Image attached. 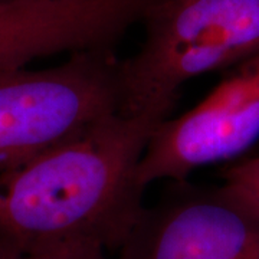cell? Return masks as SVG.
Wrapping results in <instances>:
<instances>
[{
    "instance_id": "6da1fadb",
    "label": "cell",
    "mask_w": 259,
    "mask_h": 259,
    "mask_svg": "<svg viewBox=\"0 0 259 259\" xmlns=\"http://www.w3.org/2000/svg\"><path fill=\"white\" fill-rule=\"evenodd\" d=\"M170 115L114 114L0 175V253L68 245L118 250L144 209L137 168Z\"/></svg>"
},
{
    "instance_id": "7a4b0ae2",
    "label": "cell",
    "mask_w": 259,
    "mask_h": 259,
    "mask_svg": "<svg viewBox=\"0 0 259 259\" xmlns=\"http://www.w3.org/2000/svg\"><path fill=\"white\" fill-rule=\"evenodd\" d=\"M121 59V114L171 115L183 85L259 52V0H153Z\"/></svg>"
},
{
    "instance_id": "3957f363",
    "label": "cell",
    "mask_w": 259,
    "mask_h": 259,
    "mask_svg": "<svg viewBox=\"0 0 259 259\" xmlns=\"http://www.w3.org/2000/svg\"><path fill=\"white\" fill-rule=\"evenodd\" d=\"M121 59L114 48L64 62L0 69V175L121 114Z\"/></svg>"
},
{
    "instance_id": "277c9868",
    "label": "cell",
    "mask_w": 259,
    "mask_h": 259,
    "mask_svg": "<svg viewBox=\"0 0 259 259\" xmlns=\"http://www.w3.org/2000/svg\"><path fill=\"white\" fill-rule=\"evenodd\" d=\"M258 144L259 52L226 69L192 110L158 124L139 163V185L146 190L160 180L185 182L197 168L233 163Z\"/></svg>"
},
{
    "instance_id": "5b68a950",
    "label": "cell",
    "mask_w": 259,
    "mask_h": 259,
    "mask_svg": "<svg viewBox=\"0 0 259 259\" xmlns=\"http://www.w3.org/2000/svg\"><path fill=\"white\" fill-rule=\"evenodd\" d=\"M140 213L118 259H259V209L226 186L168 182Z\"/></svg>"
},
{
    "instance_id": "8992f818",
    "label": "cell",
    "mask_w": 259,
    "mask_h": 259,
    "mask_svg": "<svg viewBox=\"0 0 259 259\" xmlns=\"http://www.w3.org/2000/svg\"><path fill=\"white\" fill-rule=\"evenodd\" d=\"M148 0H19L0 3V69L56 54L114 48Z\"/></svg>"
},
{
    "instance_id": "52a82bcc",
    "label": "cell",
    "mask_w": 259,
    "mask_h": 259,
    "mask_svg": "<svg viewBox=\"0 0 259 259\" xmlns=\"http://www.w3.org/2000/svg\"><path fill=\"white\" fill-rule=\"evenodd\" d=\"M221 185L259 209V153H249L222 168Z\"/></svg>"
},
{
    "instance_id": "ba28073f",
    "label": "cell",
    "mask_w": 259,
    "mask_h": 259,
    "mask_svg": "<svg viewBox=\"0 0 259 259\" xmlns=\"http://www.w3.org/2000/svg\"><path fill=\"white\" fill-rule=\"evenodd\" d=\"M0 259H108L107 250L93 245H68L48 249L0 253Z\"/></svg>"
},
{
    "instance_id": "9c48e42d",
    "label": "cell",
    "mask_w": 259,
    "mask_h": 259,
    "mask_svg": "<svg viewBox=\"0 0 259 259\" xmlns=\"http://www.w3.org/2000/svg\"><path fill=\"white\" fill-rule=\"evenodd\" d=\"M9 2H19V0H0V3H9Z\"/></svg>"
},
{
    "instance_id": "30bf717a",
    "label": "cell",
    "mask_w": 259,
    "mask_h": 259,
    "mask_svg": "<svg viewBox=\"0 0 259 259\" xmlns=\"http://www.w3.org/2000/svg\"><path fill=\"white\" fill-rule=\"evenodd\" d=\"M250 153H259V144H258V146H256V148H255L253 151H250Z\"/></svg>"
}]
</instances>
